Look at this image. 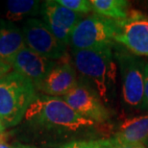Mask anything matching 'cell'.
Here are the masks:
<instances>
[{
    "label": "cell",
    "instance_id": "obj_15",
    "mask_svg": "<svg viewBox=\"0 0 148 148\" xmlns=\"http://www.w3.org/2000/svg\"><path fill=\"white\" fill-rule=\"evenodd\" d=\"M9 20H19L40 13L41 5L33 0H9L6 3Z\"/></svg>",
    "mask_w": 148,
    "mask_h": 148
},
{
    "label": "cell",
    "instance_id": "obj_3",
    "mask_svg": "<svg viewBox=\"0 0 148 148\" xmlns=\"http://www.w3.org/2000/svg\"><path fill=\"white\" fill-rule=\"evenodd\" d=\"M37 98L36 88L30 80L16 71L0 79V117L6 127L18 124Z\"/></svg>",
    "mask_w": 148,
    "mask_h": 148
},
{
    "label": "cell",
    "instance_id": "obj_11",
    "mask_svg": "<svg viewBox=\"0 0 148 148\" xmlns=\"http://www.w3.org/2000/svg\"><path fill=\"white\" fill-rule=\"evenodd\" d=\"M76 71L69 63L57 64L46 77L38 84V90L51 97L64 96L77 85Z\"/></svg>",
    "mask_w": 148,
    "mask_h": 148
},
{
    "label": "cell",
    "instance_id": "obj_2",
    "mask_svg": "<svg viewBox=\"0 0 148 148\" xmlns=\"http://www.w3.org/2000/svg\"><path fill=\"white\" fill-rule=\"evenodd\" d=\"M73 61L80 74L93 83L99 98L108 102L117 75V64L112 47L100 50H73Z\"/></svg>",
    "mask_w": 148,
    "mask_h": 148
},
{
    "label": "cell",
    "instance_id": "obj_10",
    "mask_svg": "<svg viewBox=\"0 0 148 148\" xmlns=\"http://www.w3.org/2000/svg\"><path fill=\"white\" fill-rule=\"evenodd\" d=\"M58 63L37 54L28 47L20 51L12 64L14 71L33 83L35 87L45 78Z\"/></svg>",
    "mask_w": 148,
    "mask_h": 148
},
{
    "label": "cell",
    "instance_id": "obj_12",
    "mask_svg": "<svg viewBox=\"0 0 148 148\" xmlns=\"http://www.w3.org/2000/svg\"><path fill=\"white\" fill-rule=\"evenodd\" d=\"M148 140V114L124 120L114 138V143L144 145Z\"/></svg>",
    "mask_w": 148,
    "mask_h": 148
},
{
    "label": "cell",
    "instance_id": "obj_7",
    "mask_svg": "<svg viewBox=\"0 0 148 148\" xmlns=\"http://www.w3.org/2000/svg\"><path fill=\"white\" fill-rule=\"evenodd\" d=\"M43 22L64 47L70 44V37L76 25L83 19L81 14L69 10L57 1L48 0L41 4Z\"/></svg>",
    "mask_w": 148,
    "mask_h": 148
},
{
    "label": "cell",
    "instance_id": "obj_16",
    "mask_svg": "<svg viewBox=\"0 0 148 148\" xmlns=\"http://www.w3.org/2000/svg\"><path fill=\"white\" fill-rule=\"evenodd\" d=\"M60 5L77 14H88L92 11L90 1L88 0H57Z\"/></svg>",
    "mask_w": 148,
    "mask_h": 148
},
{
    "label": "cell",
    "instance_id": "obj_6",
    "mask_svg": "<svg viewBox=\"0 0 148 148\" xmlns=\"http://www.w3.org/2000/svg\"><path fill=\"white\" fill-rule=\"evenodd\" d=\"M26 47L49 60H61L66 55V47L57 40L45 23L28 18L22 28Z\"/></svg>",
    "mask_w": 148,
    "mask_h": 148
},
{
    "label": "cell",
    "instance_id": "obj_23",
    "mask_svg": "<svg viewBox=\"0 0 148 148\" xmlns=\"http://www.w3.org/2000/svg\"><path fill=\"white\" fill-rule=\"evenodd\" d=\"M16 148H37V147H34L31 145H23V144H19V145L16 146Z\"/></svg>",
    "mask_w": 148,
    "mask_h": 148
},
{
    "label": "cell",
    "instance_id": "obj_4",
    "mask_svg": "<svg viewBox=\"0 0 148 148\" xmlns=\"http://www.w3.org/2000/svg\"><path fill=\"white\" fill-rule=\"evenodd\" d=\"M119 20L91 14L80 21L70 37L73 50H100L112 47L119 32Z\"/></svg>",
    "mask_w": 148,
    "mask_h": 148
},
{
    "label": "cell",
    "instance_id": "obj_17",
    "mask_svg": "<svg viewBox=\"0 0 148 148\" xmlns=\"http://www.w3.org/2000/svg\"><path fill=\"white\" fill-rule=\"evenodd\" d=\"M104 140H76L66 143L60 148H102Z\"/></svg>",
    "mask_w": 148,
    "mask_h": 148
},
{
    "label": "cell",
    "instance_id": "obj_24",
    "mask_svg": "<svg viewBox=\"0 0 148 148\" xmlns=\"http://www.w3.org/2000/svg\"><path fill=\"white\" fill-rule=\"evenodd\" d=\"M145 146H146V147L148 148V140H147L146 143H145Z\"/></svg>",
    "mask_w": 148,
    "mask_h": 148
},
{
    "label": "cell",
    "instance_id": "obj_1",
    "mask_svg": "<svg viewBox=\"0 0 148 148\" xmlns=\"http://www.w3.org/2000/svg\"><path fill=\"white\" fill-rule=\"evenodd\" d=\"M24 118L33 126L61 131H78L95 123L77 114L63 98L51 96H37Z\"/></svg>",
    "mask_w": 148,
    "mask_h": 148
},
{
    "label": "cell",
    "instance_id": "obj_19",
    "mask_svg": "<svg viewBox=\"0 0 148 148\" xmlns=\"http://www.w3.org/2000/svg\"><path fill=\"white\" fill-rule=\"evenodd\" d=\"M102 148H147L145 145H130V144H119L112 143L111 140H104V146Z\"/></svg>",
    "mask_w": 148,
    "mask_h": 148
},
{
    "label": "cell",
    "instance_id": "obj_5",
    "mask_svg": "<svg viewBox=\"0 0 148 148\" xmlns=\"http://www.w3.org/2000/svg\"><path fill=\"white\" fill-rule=\"evenodd\" d=\"M115 59L122 81V98L130 107L141 108L144 99V66L140 59L127 51H118Z\"/></svg>",
    "mask_w": 148,
    "mask_h": 148
},
{
    "label": "cell",
    "instance_id": "obj_22",
    "mask_svg": "<svg viewBox=\"0 0 148 148\" xmlns=\"http://www.w3.org/2000/svg\"><path fill=\"white\" fill-rule=\"evenodd\" d=\"M5 129H6V125H5L4 121H3V119L0 117V136L2 135V133L4 132Z\"/></svg>",
    "mask_w": 148,
    "mask_h": 148
},
{
    "label": "cell",
    "instance_id": "obj_13",
    "mask_svg": "<svg viewBox=\"0 0 148 148\" xmlns=\"http://www.w3.org/2000/svg\"><path fill=\"white\" fill-rule=\"evenodd\" d=\"M25 47L21 29L9 21L0 22V59L2 61L12 66L17 54Z\"/></svg>",
    "mask_w": 148,
    "mask_h": 148
},
{
    "label": "cell",
    "instance_id": "obj_14",
    "mask_svg": "<svg viewBox=\"0 0 148 148\" xmlns=\"http://www.w3.org/2000/svg\"><path fill=\"white\" fill-rule=\"evenodd\" d=\"M90 4L96 14L108 18L123 20L129 16V2L125 0H91Z\"/></svg>",
    "mask_w": 148,
    "mask_h": 148
},
{
    "label": "cell",
    "instance_id": "obj_21",
    "mask_svg": "<svg viewBox=\"0 0 148 148\" xmlns=\"http://www.w3.org/2000/svg\"><path fill=\"white\" fill-rule=\"evenodd\" d=\"M0 148H16V147L12 146L9 143H5V141H3V140H0Z\"/></svg>",
    "mask_w": 148,
    "mask_h": 148
},
{
    "label": "cell",
    "instance_id": "obj_20",
    "mask_svg": "<svg viewBox=\"0 0 148 148\" xmlns=\"http://www.w3.org/2000/svg\"><path fill=\"white\" fill-rule=\"evenodd\" d=\"M12 69H13V67H12L11 64H9L8 63H6V62L2 61L1 59H0V79H1L2 77H4L6 74L11 72Z\"/></svg>",
    "mask_w": 148,
    "mask_h": 148
},
{
    "label": "cell",
    "instance_id": "obj_9",
    "mask_svg": "<svg viewBox=\"0 0 148 148\" xmlns=\"http://www.w3.org/2000/svg\"><path fill=\"white\" fill-rule=\"evenodd\" d=\"M77 114L93 122H104L110 117V112L92 88L77 83L69 93L62 97Z\"/></svg>",
    "mask_w": 148,
    "mask_h": 148
},
{
    "label": "cell",
    "instance_id": "obj_8",
    "mask_svg": "<svg viewBox=\"0 0 148 148\" xmlns=\"http://www.w3.org/2000/svg\"><path fill=\"white\" fill-rule=\"evenodd\" d=\"M119 28L114 42L125 46L135 55L148 57V17L133 12L126 19L119 20Z\"/></svg>",
    "mask_w": 148,
    "mask_h": 148
},
{
    "label": "cell",
    "instance_id": "obj_18",
    "mask_svg": "<svg viewBox=\"0 0 148 148\" xmlns=\"http://www.w3.org/2000/svg\"><path fill=\"white\" fill-rule=\"evenodd\" d=\"M141 109H148V63L144 66V99Z\"/></svg>",
    "mask_w": 148,
    "mask_h": 148
}]
</instances>
